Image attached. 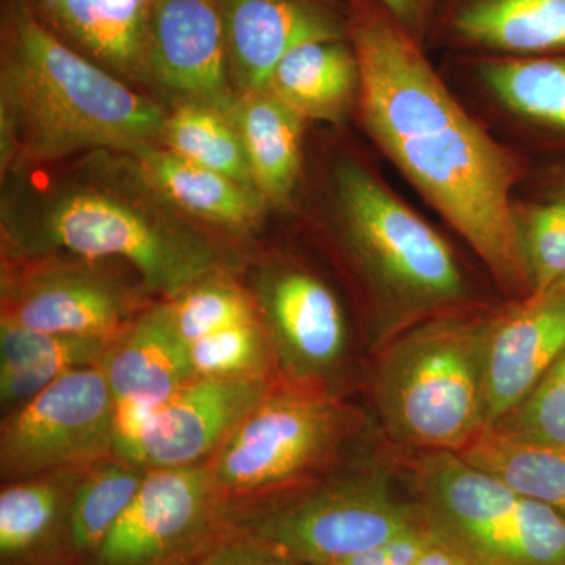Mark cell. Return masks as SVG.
<instances>
[{
    "instance_id": "cell-1",
    "label": "cell",
    "mask_w": 565,
    "mask_h": 565,
    "mask_svg": "<svg viewBox=\"0 0 565 565\" xmlns=\"http://www.w3.org/2000/svg\"><path fill=\"white\" fill-rule=\"evenodd\" d=\"M348 32L367 131L501 288L530 296L533 282L511 204V156L462 109L415 36L382 7L356 0Z\"/></svg>"
},
{
    "instance_id": "cell-2",
    "label": "cell",
    "mask_w": 565,
    "mask_h": 565,
    "mask_svg": "<svg viewBox=\"0 0 565 565\" xmlns=\"http://www.w3.org/2000/svg\"><path fill=\"white\" fill-rule=\"evenodd\" d=\"M167 111L55 35L22 0L3 20L2 173L82 151L132 156L162 143Z\"/></svg>"
},
{
    "instance_id": "cell-3",
    "label": "cell",
    "mask_w": 565,
    "mask_h": 565,
    "mask_svg": "<svg viewBox=\"0 0 565 565\" xmlns=\"http://www.w3.org/2000/svg\"><path fill=\"white\" fill-rule=\"evenodd\" d=\"M98 161L33 196L3 228L25 250L131 264L145 289L173 300L218 269L221 253L141 177L128 156Z\"/></svg>"
},
{
    "instance_id": "cell-4",
    "label": "cell",
    "mask_w": 565,
    "mask_h": 565,
    "mask_svg": "<svg viewBox=\"0 0 565 565\" xmlns=\"http://www.w3.org/2000/svg\"><path fill=\"white\" fill-rule=\"evenodd\" d=\"M490 318H438L394 341L375 397L394 440L427 452H462L489 429L486 343Z\"/></svg>"
},
{
    "instance_id": "cell-5",
    "label": "cell",
    "mask_w": 565,
    "mask_h": 565,
    "mask_svg": "<svg viewBox=\"0 0 565 565\" xmlns=\"http://www.w3.org/2000/svg\"><path fill=\"white\" fill-rule=\"evenodd\" d=\"M430 527L479 565H565V514L516 493L456 452L416 473Z\"/></svg>"
},
{
    "instance_id": "cell-6",
    "label": "cell",
    "mask_w": 565,
    "mask_h": 565,
    "mask_svg": "<svg viewBox=\"0 0 565 565\" xmlns=\"http://www.w3.org/2000/svg\"><path fill=\"white\" fill-rule=\"evenodd\" d=\"M334 178L345 232L379 289L411 313L459 302L463 278L448 244L362 167L343 163Z\"/></svg>"
},
{
    "instance_id": "cell-7",
    "label": "cell",
    "mask_w": 565,
    "mask_h": 565,
    "mask_svg": "<svg viewBox=\"0 0 565 565\" xmlns=\"http://www.w3.org/2000/svg\"><path fill=\"white\" fill-rule=\"evenodd\" d=\"M348 415L308 384L273 388L218 448L215 490L258 492L286 484L321 465L343 440Z\"/></svg>"
},
{
    "instance_id": "cell-8",
    "label": "cell",
    "mask_w": 565,
    "mask_h": 565,
    "mask_svg": "<svg viewBox=\"0 0 565 565\" xmlns=\"http://www.w3.org/2000/svg\"><path fill=\"white\" fill-rule=\"evenodd\" d=\"M114 426L115 399L102 363L70 371L3 422V481L98 462L114 451Z\"/></svg>"
},
{
    "instance_id": "cell-9",
    "label": "cell",
    "mask_w": 565,
    "mask_h": 565,
    "mask_svg": "<svg viewBox=\"0 0 565 565\" xmlns=\"http://www.w3.org/2000/svg\"><path fill=\"white\" fill-rule=\"evenodd\" d=\"M381 471H359L263 515L264 548L294 563L330 565L384 544L415 525Z\"/></svg>"
},
{
    "instance_id": "cell-10",
    "label": "cell",
    "mask_w": 565,
    "mask_h": 565,
    "mask_svg": "<svg viewBox=\"0 0 565 565\" xmlns=\"http://www.w3.org/2000/svg\"><path fill=\"white\" fill-rule=\"evenodd\" d=\"M137 308V294L95 263L41 264L3 275L2 321L39 332L115 340Z\"/></svg>"
},
{
    "instance_id": "cell-11",
    "label": "cell",
    "mask_w": 565,
    "mask_h": 565,
    "mask_svg": "<svg viewBox=\"0 0 565 565\" xmlns=\"http://www.w3.org/2000/svg\"><path fill=\"white\" fill-rule=\"evenodd\" d=\"M273 390L266 375H196L159 405L118 459L143 470L199 465Z\"/></svg>"
},
{
    "instance_id": "cell-12",
    "label": "cell",
    "mask_w": 565,
    "mask_h": 565,
    "mask_svg": "<svg viewBox=\"0 0 565 565\" xmlns=\"http://www.w3.org/2000/svg\"><path fill=\"white\" fill-rule=\"evenodd\" d=\"M147 82L178 104L212 107L232 117L233 88L221 11L215 0H154L147 41Z\"/></svg>"
},
{
    "instance_id": "cell-13",
    "label": "cell",
    "mask_w": 565,
    "mask_h": 565,
    "mask_svg": "<svg viewBox=\"0 0 565 565\" xmlns=\"http://www.w3.org/2000/svg\"><path fill=\"white\" fill-rule=\"evenodd\" d=\"M565 351V280L490 318L486 343L489 427L519 407Z\"/></svg>"
},
{
    "instance_id": "cell-14",
    "label": "cell",
    "mask_w": 565,
    "mask_h": 565,
    "mask_svg": "<svg viewBox=\"0 0 565 565\" xmlns=\"http://www.w3.org/2000/svg\"><path fill=\"white\" fill-rule=\"evenodd\" d=\"M214 492L210 467L148 470L132 503L96 550L99 565L154 563L200 525Z\"/></svg>"
},
{
    "instance_id": "cell-15",
    "label": "cell",
    "mask_w": 565,
    "mask_h": 565,
    "mask_svg": "<svg viewBox=\"0 0 565 565\" xmlns=\"http://www.w3.org/2000/svg\"><path fill=\"white\" fill-rule=\"evenodd\" d=\"M237 92L269 90L281 58L305 41L343 39L332 11L316 0H215Z\"/></svg>"
},
{
    "instance_id": "cell-16",
    "label": "cell",
    "mask_w": 565,
    "mask_h": 565,
    "mask_svg": "<svg viewBox=\"0 0 565 565\" xmlns=\"http://www.w3.org/2000/svg\"><path fill=\"white\" fill-rule=\"evenodd\" d=\"M55 35L121 79L147 82L154 0H22Z\"/></svg>"
},
{
    "instance_id": "cell-17",
    "label": "cell",
    "mask_w": 565,
    "mask_h": 565,
    "mask_svg": "<svg viewBox=\"0 0 565 565\" xmlns=\"http://www.w3.org/2000/svg\"><path fill=\"white\" fill-rule=\"evenodd\" d=\"M102 366L115 405H161L196 377L191 344L178 330L169 302L137 316L115 338Z\"/></svg>"
},
{
    "instance_id": "cell-18",
    "label": "cell",
    "mask_w": 565,
    "mask_h": 565,
    "mask_svg": "<svg viewBox=\"0 0 565 565\" xmlns=\"http://www.w3.org/2000/svg\"><path fill=\"white\" fill-rule=\"evenodd\" d=\"M262 303L286 360L303 379L343 355L345 323L333 292L303 273H281L262 288Z\"/></svg>"
},
{
    "instance_id": "cell-19",
    "label": "cell",
    "mask_w": 565,
    "mask_h": 565,
    "mask_svg": "<svg viewBox=\"0 0 565 565\" xmlns=\"http://www.w3.org/2000/svg\"><path fill=\"white\" fill-rule=\"evenodd\" d=\"M128 158L185 217L236 230L247 228L262 215L266 199L258 189L185 161L169 148L154 145Z\"/></svg>"
},
{
    "instance_id": "cell-20",
    "label": "cell",
    "mask_w": 565,
    "mask_h": 565,
    "mask_svg": "<svg viewBox=\"0 0 565 565\" xmlns=\"http://www.w3.org/2000/svg\"><path fill=\"white\" fill-rule=\"evenodd\" d=\"M114 340L71 337L0 321V403L17 411L52 382L77 367L103 362Z\"/></svg>"
},
{
    "instance_id": "cell-21",
    "label": "cell",
    "mask_w": 565,
    "mask_h": 565,
    "mask_svg": "<svg viewBox=\"0 0 565 565\" xmlns=\"http://www.w3.org/2000/svg\"><path fill=\"white\" fill-rule=\"evenodd\" d=\"M269 90L300 117L338 121L359 90V63L343 39L305 41L274 70Z\"/></svg>"
},
{
    "instance_id": "cell-22",
    "label": "cell",
    "mask_w": 565,
    "mask_h": 565,
    "mask_svg": "<svg viewBox=\"0 0 565 565\" xmlns=\"http://www.w3.org/2000/svg\"><path fill=\"white\" fill-rule=\"evenodd\" d=\"M232 120L243 140L256 189L264 199H288L300 172L302 125L292 107L270 90L241 93Z\"/></svg>"
},
{
    "instance_id": "cell-23",
    "label": "cell",
    "mask_w": 565,
    "mask_h": 565,
    "mask_svg": "<svg viewBox=\"0 0 565 565\" xmlns=\"http://www.w3.org/2000/svg\"><path fill=\"white\" fill-rule=\"evenodd\" d=\"M449 28L463 43L484 50L522 55L565 50V0H457Z\"/></svg>"
},
{
    "instance_id": "cell-24",
    "label": "cell",
    "mask_w": 565,
    "mask_h": 565,
    "mask_svg": "<svg viewBox=\"0 0 565 565\" xmlns=\"http://www.w3.org/2000/svg\"><path fill=\"white\" fill-rule=\"evenodd\" d=\"M465 462L516 493L565 514V448L505 434L497 427L459 452Z\"/></svg>"
},
{
    "instance_id": "cell-25",
    "label": "cell",
    "mask_w": 565,
    "mask_h": 565,
    "mask_svg": "<svg viewBox=\"0 0 565 565\" xmlns=\"http://www.w3.org/2000/svg\"><path fill=\"white\" fill-rule=\"evenodd\" d=\"M87 467L63 468L3 487L0 493L2 559L24 555L43 541L57 516L68 509L74 489Z\"/></svg>"
},
{
    "instance_id": "cell-26",
    "label": "cell",
    "mask_w": 565,
    "mask_h": 565,
    "mask_svg": "<svg viewBox=\"0 0 565 565\" xmlns=\"http://www.w3.org/2000/svg\"><path fill=\"white\" fill-rule=\"evenodd\" d=\"M147 471L122 459H103L85 468L66 509L68 539L74 550H98L132 503Z\"/></svg>"
},
{
    "instance_id": "cell-27",
    "label": "cell",
    "mask_w": 565,
    "mask_h": 565,
    "mask_svg": "<svg viewBox=\"0 0 565 565\" xmlns=\"http://www.w3.org/2000/svg\"><path fill=\"white\" fill-rule=\"evenodd\" d=\"M162 147L185 161L256 188L239 132L230 115L202 104L181 103L167 115Z\"/></svg>"
},
{
    "instance_id": "cell-28",
    "label": "cell",
    "mask_w": 565,
    "mask_h": 565,
    "mask_svg": "<svg viewBox=\"0 0 565 565\" xmlns=\"http://www.w3.org/2000/svg\"><path fill=\"white\" fill-rule=\"evenodd\" d=\"M482 77L512 110L545 125L565 128V61L509 58L486 63Z\"/></svg>"
},
{
    "instance_id": "cell-29",
    "label": "cell",
    "mask_w": 565,
    "mask_h": 565,
    "mask_svg": "<svg viewBox=\"0 0 565 565\" xmlns=\"http://www.w3.org/2000/svg\"><path fill=\"white\" fill-rule=\"evenodd\" d=\"M169 303L174 323L189 344L222 330L258 321L250 297L230 281L204 278Z\"/></svg>"
},
{
    "instance_id": "cell-30",
    "label": "cell",
    "mask_w": 565,
    "mask_h": 565,
    "mask_svg": "<svg viewBox=\"0 0 565 565\" xmlns=\"http://www.w3.org/2000/svg\"><path fill=\"white\" fill-rule=\"evenodd\" d=\"M195 375H266L269 344L258 321L232 327L191 343Z\"/></svg>"
},
{
    "instance_id": "cell-31",
    "label": "cell",
    "mask_w": 565,
    "mask_h": 565,
    "mask_svg": "<svg viewBox=\"0 0 565 565\" xmlns=\"http://www.w3.org/2000/svg\"><path fill=\"white\" fill-rule=\"evenodd\" d=\"M492 427L565 448V351L526 399Z\"/></svg>"
},
{
    "instance_id": "cell-32",
    "label": "cell",
    "mask_w": 565,
    "mask_h": 565,
    "mask_svg": "<svg viewBox=\"0 0 565 565\" xmlns=\"http://www.w3.org/2000/svg\"><path fill=\"white\" fill-rule=\"evenodd\" d=\"M533 291L565 280V199L539 207L522 232Z\"/></svg>"
},
{
    "instance_id": "cell-33",
    "label": "cell",
    "mask_w": 565,
    "mask_h": 565,
    "mask_svg": "<svg viewBox=\"0 0 565 565\" xmlns=\"http://www.w3.org/2000/svg\"><path fill=\"white\" fill-rule=\"evenodd\" d=\"M430 539H433V527H424L415 523L384 544L330 565H415L429 545Z\"/></svg>"
},
{
    "instance_id": "cell-34",
    "label": "cell",
    "mask_w": 565,
    "mask_h": 565,
    "mask_svg": "<svg viewBox=\"0 0 565 565\" xmlns=\"http://www.w3.org/2000/svg\"><path fill=\"white\" fill-rule=\"evenodd\" d=\"M196 565H305L255 546H225Z\"/></svg>"
},
{
    "instance_id": "cell-35",
    "label": "cell",
    "mask_w": 565,
    "mask_h": 565,
    "mask_svg": "<svg viewBox=\"0 0 565 565\" xmlns=\"http://www.w3.org/2000/svg\"><path fill=\"white\" fill-rule=\"evenodd\" d=\"M373 2L382 7L415 39L422 32L424 20H426V0H373Z\"/></svg>"
},
{
    "instance_id": "cell-36",
    "label": "cell",
    "mask_w": 565,
    "mask_h": 565,
    "mask_svg": "<svg viewBox=\"0 0 565 565\" xmlns=\"http://www.w3.org/2000/svg\"><path fill=\"white\" fill-rule=\"evenodd\" d=\"M415 565H479L462 550L457 548L451 542L445 541L433 530V539L424 550L423 555Z\"/></svg>"
}]
</instances>
